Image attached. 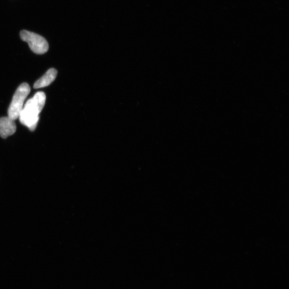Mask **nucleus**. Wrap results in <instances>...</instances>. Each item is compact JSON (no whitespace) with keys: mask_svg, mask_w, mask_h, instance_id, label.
I'll use <instances>...</instances> for the list:
<instances>
[{"mask_svg":"<svg viewBox=\"0 0 289 289\" xmlns=\"http://www.w3.org/2000/svg\"><path fill=\"white\" fill-rule=\"evenodd\" d=\"M46 96L43 92H38L28 99L23 107L19 118L22 124L31 131L36 130L39 120V114L45 105Z\"/></svg>","mask_w":289,"mask_h":289,"instance_id":"1","label":"nucleus"},{"mask_svg":"<svg viewBox=\"0 0 289 289\" xmlns=\"http://www.w3.org/2000/svg\"><path fill=\"white\" fill-rule=\"evenodd\" d=\"M30 92V87L26 83L22 84L17 88L8 108L9 118L14 120L19 119V115L24 107L25 100Z\"/></svg>","mask_w":289,"mask_h":289,"instance_id":"2","label":"nucleus"},{"mask_svg":"<svg viewBox=\"0 0 289 289\" xmlns=\"http://www.w3.org/2000/svg\"><path fill=\"white\" fill-rule=\"evenodd\" d=\"M20 37L23 41L27 43L33 53L44 54L49 49L48 43L44 37L39 34L27 30H22Z\"/></svg>","mask_w":289,"mask_h":289,"instance_id":"3","label":"nucleus"},{"mask_svg":"<svg viewBox=\"0 0 289 289\" xmlns=\"http://www.w3.org/2000/svg\"><path fill=\"white\" fill-rule=\"evenodd\" d=\"M16 131L15 120L8 117L0 118V137L7 138L13 135Z\"/></svg>","mask_w":289,"mask_h":289,"instance_id":"4","label":"nucleus"},{"mask_svg":"<svg viewBox=\"0 0 289 289\" xmlns=\"http://www.w3.org/2000/svg\"><path fill=\"white\" fill-rule=\"evenodd\" d=\"M57 72L56 69L51 68L45 73L43 76L40 78L34 83L33 88L35 89L45 88L54 82L57 76Z\"/></svg>","mask_w":289,"mask_h":289,"instance_id":"5","label":"nucleus"}]
</instances>
